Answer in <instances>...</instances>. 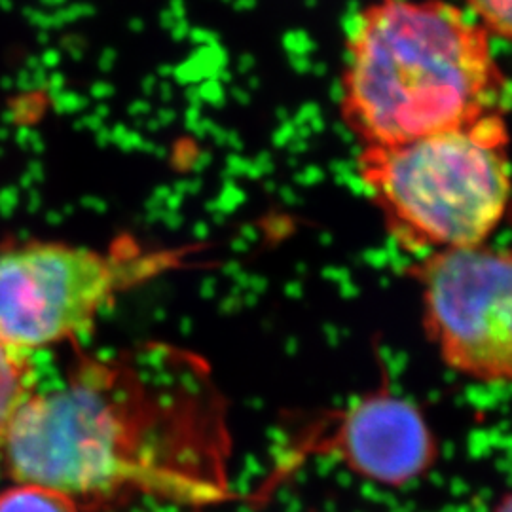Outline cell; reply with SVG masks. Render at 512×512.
<instances>
[{
    "label": "cell",
    "mask_w": 512,
    "mask_h": 512,
    "mask_svg": "<svg viewBox=\"0 0 512 512\" xmlns=\"http://www.w3.org/2000/svg\"><path fill=\"white\" fill-rule=\"evenodd\" d=\"M158 84H160V78L156 74H147L143 80H141V92L145 97H152L156 90H158Z\"/></svg>",
    "instance_id": "30"
},
{
    "label": "cell",
    "mask_w": 512,
    "mask_h": 512,
    "mask_svg": "<svg viewBox=\"0 0 512 512\" xmlns=\"http://www.w3.org/2000/svg\"><path fill=\"white\" fill-rule=\"evenodd\" d=\"M190 21L188 18L179 19L177 23H175V27L169 31V35L171 38L175 40V42H184V40H188V35H190Z\"/></svg>",
    "instance_id": "28"
},
{
    "label": "cell",
    "mask_w": 512,
    "mask_h": 512,
    "mask_svg": "<svg viewBox=\"0 0 512 512\" xmlns=\"http://www.w3.org/2000/svg\"><path fill=\"white\" fill-rule=\"evenodd\" d=\"M10 137V128L6 126H0V141H6Z\"/></svg>",
    "instance_id": "48"
},
{
    "label": "cell",
    "mask_w": 512,
    "mask_h": 512,
    "mask_svg": "<svg viewBox=\"0 0 512 512\" xmlns=\"http://www.w3.org/2000/svg\"><path fill=\"white\" fill-rule=\"evenodd\" d=\"M177 118H179L177 110L171 109V107H160V109L156 110V120L160 122L162 128L171 126L173 122H177Z\"/></svg>",
    "instance_id": "29"
},
{
    "label": "cell",
    "mask_w": 512,
    "mask_h": 512,
    "mask_svg": "<svg viewBox=\"0 0 512 512\" xmlns=\"http://www.w3.org/2000/svg\"><path fill=\"white\" fill-rule=\"evenodd\" d=\"M217 35L209 29H203V27H190V35L188 40L192 46H215L217 44Z\"/></svg>",
    "instance_id": "19"
},
{
    "label": "cell",
    "mask_w": 512,
    "mask_h": 512,
    "mask_svg": "<svg viewBox=\"0 0 512 512\" xmlns=\"http://www.w3.org/2000/svg\"><path fill=\"white\" fill-rule=\"evenodd\" d=\"M116 61H118V52H116V48H112V46H105V48L101 50L99 57H97V67H99V71H101V73L109 74L114 71Z\"/></svg>",
    "instance_id": "23"
},
{
    "label": "cell",
    "mask_w": 512,
    "mask_h": 512,
    "mask_svg": "<svg viewBox=\"0 0 512 512\" xmlns=\"http://www.w3.org/2000/svg\"><path fill=\"white\" fill-rule=\"evenodd\" d=\"M173 73H175V65H173V63H162V65H158V69H156V76H158L160 80L173 78Z\"/></svg>",
    "instance_id": "37"
},
{
    "label": "cell",
    "mask_w": 512,
    "mask_h": 512,
    "mask_svg": "<svg viewBox=\"0 0 512 512\" xmlns=\"http://www.w3.org/2000/svg\"><path fill=\"white\" fill-rule=\"evenodd\" d=\"M291 454V467L310 456L336 459L353 475L403 488L427 475L439 452L420 410L382 385L313 418Z\"/></svg>",
    "instance_id": "6"
},
{
    "label": "cell",
    "mask_w": 512,
    "mask_h": 512,
    "mask_svg": "<svg viewBox=\"0 0 512 512\" xmlns=\"http://www.w3.org/2000/svg\"><path fill=\"white\" fill-rule=\"evenodd\" d=\"M156 93L160 95V99H162L164 103H171L173 97H175V86H173L169 80H162V82L158 84Z\"/></svg>",
    "instance_id": "33"
},
{
    "label": "cell",
    "mask_w": 512,
    "mask_h": 512,
    "mask_svg": "<svg viewBox=\"0 0 512 512\" xmlns=\"http://www.w3.org/2000/svg\"><path fill=\"white\" fill-rule=\"evenodd\" d=\"M0 10L2 12H12L14 10V0H0Z\"/></svg>",
    "instance_id": "47"
},
{
    "label": "cell",
    "mask_w": 512,
    "mask_h": 512,
    "mask_svg": "<svg viewBox=\"0 0 512 512\" xmlns=\"http://www.w3.org/2000/svg\"><path fill=\"white\" fill-rule=\"evenodd\" d=\"M198 92H200L203 103H209V105H213V107H217V109H219L220 105H222V101H224L222 86H220L215 78H207V80L200 82V84H198Z\"/></svg>",
    "instance_id": "17"
},
{
    "label": "cell",
    "mask_w": 512,
    "mask_h": 512,
    "mask_svg": "<svg viewBox=\"0 0 512 512\" xmlns=\"http://www.w3.org/2000/svg\"><path fill=\"white\" fill-rule=\"evenodd\" d=\"M116 95V86L110 84L109 80H95L90 86V99L99 101H107L110 97Z\"/></svg>",
    "instance_id": "21"
},
{
    "label": "cell",
    "mask_w": 512,
    "mask_h": 512,
    "mask_svg": "<svg viewBox=\"0 0 512 512\" xmlns=\"http://www.w3.org/2000/svg\"><path fill=\"white\" fill-rule=\"evenodd\" d=\"M184 99H186V103H188L190 107H198V109H202L203 101L202 97H200V92H198V86H186V90H184Z\"/></svg>",
    "instance_id": "31"
},
{
    "label": "cell",
    "mask_w": 512,
    "mask_h": 512,
    "mask_svg": "<svg viewBox=\"0 0 512 512\" xmlns=\"http://www.w3.org/2000/svg\"><path fill=\"white\" fill-rule=\"evenodd\" d=\"M50 105L55 114H61V116L80 114V112L90 109V97L76 92V90H63L55 97L54 101H50Z\"/></svg>",
    "instance_id": "12"
},
{
    "label": "cell",
    "mask_w": 512,
    "mask_h": 512,
    "mask_svg": "<svg viewBox=\"0 0 512 512\" xmlns=\"http://www.w3.org/2000/svg\"><path fill=\"white\" fill-rule=\"evenodd\" d=\"M490 37L512 42V0H465Z\"/></svg>",
    "instance_id": "10"
},
{
    "label": "cell",
    "mask_w": 512,
    "mask_h": 512,
    "mask_svg": "<svg viewBox=\"0 0 512 512\" xmlns=\"http://www.w3.org/2000/svg\"><path fill=\"white\" fill-rule=\"evenodd\" d=\"M494 512H512V492L511 494L505 495V497L497 503Z\"/></svg>",
    "instance_id": "43"
},
{
    "label": "cell",
    "mask_w": 512,
    "mask_h": 512,
    "mask_svg": "<svg viewBox=\"0 0 512 512\" xmlns=\"http://www.w3.org/2000/svg\"><path fill=\"white\" fill-rule=\"evenodd\" d=\"M44 105H46V101L40 93H19L8 107L16 112L18 124L33 126L42 116Z\"/></svg>",
    "instance_id": "11"
},
{
    "label": "cell",
    "mask_w": 512,
    "mask_h": 512,
    "mask_svg": "<svg viewBox=\"0 0 512 512\" xmlns=\"http://www.w3.org/2000/svg\"><path fill=\"white\" fill-rule=\"evenodd\" d=\"M40 57V65L46 69V71H57L61 61H63V52L59 48L54 46H48L44 48V52L38 55Z\"/></svg>",
    "instance_id": "22"
},
{
    "label": "cell",
    "mask_w": 512,
    "mask_h": 512,
    "mask_svg": "<svg viewBox=\"0 0 512 512\" xmlns=\"http://www.w3.org/2000/svg\"><path fill=\"white\" fill-rule=\"evenodd\" d=\"M145 139L143 135L137 131V129H128L126 135L118 141V145L124 148V150H131V148H145Z\"/></svg>",
    "instance_id": "26"
},
{
    "label": "cell",
    "mask_w": 512,
    "mask_h": 512,
    "mask_svg": "<svg viewBox=\"0 0 512 512\" xmlns=\"http://www.w3.org/2000/svg\"><path fill=\"white\" fill-rule=\"evenodd\" d=\"M128 29L133 33V35H141V33H145V29H147V23H145V19L143 18H131L128 21Z\"/></svg>",
    "instance_id": "36"
},
{
    "label": "cell",
    "mask_w": 512,
    "mask_h": 512,
    "mask_svg": "<svg viewBox=\"0 0 512 512\" xmlns=\"http://www.w3.org/2000/svg\"><path fill=\"white\" fill-rule=\"evenodd\" d=\"M0 512H84L82 507L55 488L12 482V486L0 492Z\"/></svg>",
    "instance_id": "8"
},
{
    "label": "cell",
    "mask_w": 512,
    "mask_h": 512,
    "mask_svg": "<svg viewBox=\"0 0 512 512\" xmlns=\"http://www.w3.org/2000/svg\"><path fill=\"white\" fill-rule=\"evenodd\" d=\"M492 37L442 0H378L346 44L340 116L361 147L395 145L505 110Z\"/></svg>",
    "instance_id": "2"
},
{
    "label": "cell",
    "mask_w": 512,
    "mask_h": 512,
    "mask_svg": "<svg viewBox=\"0 0 512 512\" xmlns=\"http://www.w3.org/2000/svg\"><path fill=\"white\" fill-rule=\"evenodd\" d=\"M63 90H67V76L61 71H52L48 74V84H46V90H44L46 99L54 101L55 97Z\"/></svg>",
    "instance_id": "18"
},
{
    "label": "cell",
    "mask_w": 512,
    "mask_h": 512,
    "mask_svg": "<svg viewBox=\"0 0 512 512\" xmlns=\"http://www.w3.org/2000/svg\"><path fill=\"white\" fill-rule=\"evenodd\" d=\"M228 406L194 351L145 342L82 357L19 412L0 456L10 482L50 486L82 511L133 497L209 507L230 497Z\"/></svg>",
    "instance_id": "1"
},
{
    "label": "cell",
    "mask_w": 512,
    "mask_h": 512,
    "mask_svg": "<svg viewBox=\"0 0 512 512\" xmlns=\"http://www.w3.org/2000/svg\"><path fill=\"white\" fill-rule=\"evenodd\" d=\"M14 139L21 148H35L37 152L38 150H44L42 135L29 124H18V128L14 131Z\"/></svg>",
    "instance_id": "16"
},
{
    "label": "cell",
    "mask_w": 512,
    "mask_h": 512,
    "mask_svg": "<svg viewBox=\"0 0 512 512\" xmlns=\"http://www.w3.org/2000/svg\"><path fill=\"white\" fill-rule=\"evenodd\" d=\"M0 90L6 93L14 92V90H16L14 76H10V74H2V76H0Z\"/></svg>",
    "instance_id": "39"
},
{
    "label": "cell",
    "mask_w": 512,
    "mask_h": 512,
    "mask_svg": "<svg viewBox=\"0 0 512 512\" xmlns=\"http://www.w3.org/2000/svg\"><path fill=\"white\" fill-rule=\"evenodd\" d=\"M37 42L40 46H50L52 44V33L50 31H37Z\"/></svg>",
    "instance_id": "45"
},
{
    "label": "cell",
    "mask_w": 512,
    "mask_h": 512,
    "mask_svg": "<svg viewBox=\"0 0 512 512\" xmlns=\"http://www.w3.org/2000/svg\"><path fill=\"white\" fill-rule=\"evenodd\" d=\"M0 126H6V128H10V126H18L16 112L10 109V107H6V109L0 112Z\"/></svg>",
    "instance_id": "35"
},
{
    "label": "cell",
    "mask_w": 512,
    "mask_h": 512,
    "mask_svg": "<svg viewBox=\"0 0 512 512\" xmlns=\"http://www.w3.org/2000/svg\"><path fill=\"white\" fill-rule=\"evenodd\" d=\"M59 46H61V48H59L61 52H67L74 63H78V61H82L84 55H86L88 42H86V38L80 37V35H76V33H69V35H63V37H61Z\"/></svg>",
    "instance_id": "15"
},
{
    "label": "cell",
    "mask_w": 512,
    "mask_h": 512,
    "mask_svg": "<svg viewBox=\"0 0 512 512\" xmlns=\"http://www.w3.org/2000/svg\"><path fill=\"white\" fill-rule=\"evenodd\" d=\"M196 247H147L133 238L105 249L25 239L0 247V342L33 355L92 332L122 294L188 268Z\"/></svg>",
    "instance_id": "4"
},
{
    "label": "cell",
    "mask_w": 512,
    "mask_h": 512,
    "mask_svg": "<svg viewBox=\"0 0 512 512\" xmlns=\"http://www.w3.org/2000/svg\"><path fill=\"white\" fill-rule=\"evenodd\" d=\"M38 385L33 355L0 342V456L21 408Z\"/></svg>",
    "instance_id": "7"
},
{
    "label": "cell",
    "mask_w": 512,
    "mask_h": 512,
    "mask_svg": "<svg viewBox=\"0 0 512 512\" xmlns=\"http://www.w3.org/2000/svg\"><path fill=\"white\" fill-rule=\"evenodd\" d=\"M105 126V120L103 118H99L97 114H84V116H80V118H76L73 122L74 131H82V129H90V131H97V129H101Z\"/></svg>",
    "instance_id": "24"
},
{
    "label": "cell",
    "mask_w": 512,
    "mask_h": 512,
    "mask_svg": "<svg viewBox=\"0 0 512 512\" xmlns=\"http://www.w3.org/2000/svg\"><path fill=\"white\" fill-rule=\"evenodd\" d=\"M21 16L23 19L31 25V27H35L37 31H63L65 27L59 23V19L55 16L54 10L52 12H48V10H40V8H35V6H25L23 10H21Z\"/></svg>",
    "instance_id": "13"
},
{
    "label": "cell",
    "mask_w": 512,
    "mask_h": 512,
    "mask_svg": "<svg viewBox=\"0 0 512 512\" xmlns=\"http://www.w3.org/2000/svg\"><path fill=\"white\" fill-rule=\"evenodd\" d=\"M167 8L173 12V16L177 19H184L188 16V8H186L184 0H169Z\"/></svg>",
    "instance_id": "34"
},
{
    "label": "cell",
    "mask_w": 512,
    "mask_h": 512,
    "mask_svg": "<svg viewBox=\"0 0 512 512\" xmlns=\"http://www.w3.org/2000/svg\"><path fill=\"white\" fill-rule=\"evenodd\" d=\"M226 63V54L217 44L198 46L192 54L186 55L179 65H175L173 80L179 86H198L203 80L217 76L220 67Z\"/></svg>",
    "instance_id": "9"
},
{
    "label": "cell",
    "mask_w": 512,
    "mask_h": 512,
    "mask_svg": "<svg viewBox=\"0 0 512 512\" xmlns=\"http://www.w3.org/2000/svg\"><path fill=\"white\" fill-rule=\"evenodd\" d=\"M128 114L131 118H147L148 114L152 112V103L141 97V99H133L128 105Z\"/></svg>",
    "instance_id": "25"
},
{
    "label": "cell",
    "mask_w": 512,
    "mask_h": 512,
    "mask_svg": "<svg viewBox=\"0 0 512 512\" xmlns=\"http://www.w3.org/2000/svg\"><path fill=\"white\" fill-rule=\"evenodd\" d=\"M54 12L63 27L73 25L82 19H92L93 16H97V8L93 6L92 2H69L67 6L54 10Z\"/></svg>",
    "instance_id": "14"
},
{
    "label": "cell",
    "mask_w": 512,
    "mask_h": 512,
    "mask_svg": "<svg viewBox=\"0 0 512 512\" xmlns=\"http://www.w3.org/2000/svg\"><path fill=\"white\" fill-rule=\"evenodd\" d=\"M128 126L126 124H122V122H118L114 128L110 129V141H114V143H118L124 135H126V131H128Z\"/></svg>",
    "instance_id": "38"
},
{
    "label": "cell",
    "mask_w": 512,
    "mask_h": 512,
    "mask_svg": "<svg viewBox=\"0 0 512 512\" xmlns=\"http://www.w3.org/2000/svg\"><path fill=\"white\" fill-rule=\"evenodd\" d=\"M357 177L406 251L433 255L486 245L512 200L505 110L412 141L361 147Z\"/></svg>",
    "instance_id": "3"
},
{
    "label": "cell",
    "mask_w": 512,
    "mask_h": 512,
    "mask_svg": "<svg viewBox=\"0 0 512 512\" xmlns=\"http://www.w3.org/2000/svg\"><path fill=\"white\" fill-rule=\"evenodd\" d=\"M145 128H147L150 133H156V131L162 129V126H160V122H158L156 116H154V118H145Z\"/></svg>",
    "instance_id": "46"
},
{
    "label": "cell",
    "mask_w": 512,
    "mask_h": 512,
    "mask_svg": "<svg viewBox=\"0 0 512 512\" xmlns=\"http://www.w3.org/2000/svg\"><path fill=\"white\" fill-rule=\"evenodd\" d=\"M38 2L42 8H48V10H59L69 4V0H38Z\"/></svg>",
    "instance_id": "41"
},
{
    "label": "cell",
    "mask_w": 512,
    "mask_h": 512,
    "mask_svg": "<svg viewBox=\"0 0 512 512\" xmlns=\"http://www.w3.org/2000/svg\"><path fill=\"white\" fill-rule=\"evenodd\" d=\"M95 141H97V145H101V147H105V145H109L110 143V129L103 128L97 129L95 131Z\"/></svg>",
    "instance_id": "40"
},
{
    "label": "cell",
    "mask_w": 512,
    "mask_h": 512,
    "mask_svg": "<svg viewBox=\"0 0 512 512\" xmlns=\"http://www.w3.org/2000/svg\"><path fill=\"white\" fill-rule=\"evenodd\" d=\"M179 19L173 16V12L169 10V8H164V10H160V16H158V23H160V27L164 29V31H171L173 27H175V23H177Z\"/></svg>",
    "instance_id": "32"
},
{
    "label": "cell",
    "mask_w": 512,
    "mask_h": 512,
    "mask_svg": "<svg viewBox=\"0 0 512 512\" xmlns=\"http://www.w3.org/2000/svg\"><path fill=\"white\" fill-rule=\"evenodd\" d=\"M93 114H97L99 118H103V120H107L110 116V107L105 103V101H99L95 107H93Z\"/></svg>",
    "instance_id": "44"
},
{
    "label": "cell",
    "mask_w": 512,
    "mask_h": 512,
    "mask_svg": "<svg viewBox=\"0 0 512 512\" xmlns=\"http://www.w3.org/2000/svg\"><path fill=\"white\" fill-rule=\"evenodd\" d=\"M202 109H198V107H186L184 109L183 114V122H184V128H186V131H194L196 129V126L200 124V120H202Z\"/></svg>",
    "instance_id": "27"
},
{
    "label": "cell",
    "mask_w": 512,
    "mask_h": 512,
    "mask_svg": "<svg viewBox=\"0 0 512 512\" xmlns=\"http://www.w3.org/2000/svg\"><path fill=\"white\" fill-rule=\"evenodd\" d=\"M414 275L425 332L444 365L469 380L512 385V251L433 253Z\"/></svg>",
    "instance_id": "5"
},
{
    "label": "cell",
    "mask_w": 512,
    "mask_h": 512,
    "mask_svg": "<svg viewBox=\"0 0 512 512\" xmlns=\"http://www.w3.org/2000/svg\"><path fill=\"white\" fill-rule=\"evenodd\" d=\"M14 84H16V92L19 93H38L37 86H35V78H33V71L21 67L16 76H14Z\"/></svg>",
    "instance_id": "20"
},
{
    "label": "cell",
    "mask_w": 512,
    "mask_h": 512,
    "mask_svg": "<svg viewBox=\"0 0 512 512\" xmlns=\"http://www.w3.org/2000/svg\"><path fill=\"white\" fill-rule=\"evenodd\" d=\"M23 67L29 69V71H37L38 67H42V65H40V57L35 54L27 55L25 61H23Z\"/></svg>",
    "instance_id": "42"
}]
</instances>
